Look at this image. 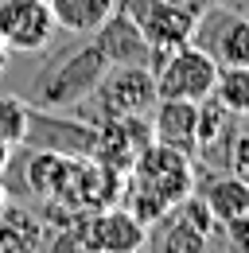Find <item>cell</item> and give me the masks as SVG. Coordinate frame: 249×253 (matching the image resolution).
<instances>
[{
  "instance_id": "4",
  "label": "cell",
  "mask_w": 249,
  "mask_h": 253,
  "mask_svg": "<svg viewBox=\"0 0 249 253\" xmlns=\"http://www.w3.org/2000/svg\"><path fill=\"white\" fill-rule=\"evenodd\" d=\"M128 183L152 191L156 199H164L167 207H175V203H183L187 195L195 191L191 152H179V148H167V144L152 140V144L136 156V164L128 168Z\"/></svg>"
},
{
  "instance_id": "10",
  "label": "cell",
  "mask_w": 249,
  "mask_h": 253,
  "mask_svg": "<svg viewBox=\"0 0 249 253\" xmlns=\"http://www.w3.org/2000/svg\"><path fill=\"white\" fill-rule=\"evenodd\" d=\"M152 113V140L179 148V152H195V125H199V101H183V97H156Z\"/></svg>"
},
{
  "instance_id": "18",
  "label": "cell",
  "mask_w": 249,
  "mask_h": 253,
  "mask_svg": "<svg viewBox=\"0 0 249 253\" xmlns=\"http://www.w3.org/2000/svg\"><path fill=\"white\" fill-rule=\"evenodd\" d=\"M28 128H31V105L28 97H16V94H0V136L20 148L28 140Z\"/></svg>"
},
{
  "instance_id": "11",
  "label": "cell",
  "mask_w": 249,
  "mask_h": 253,
  "mask_svg": "<svg viewBox=\"0 0 249 253\" xmlns=\"http://www.w3.org/2000/svg\"><path fill=\"white\" fill-rule=\"evenodd\" d=\"M207 16L218 24V35L214 39H203L199 47L210 51L218 66H249V20L218 8V4L207 8Z\"/></svg>"
},
{
  "instance_id": "16",
  "label": "cell",
  "mask_w": 249,
  "mask_h": 253,
  "mask_svg": "<svg viewBox=\"0 0 249 253\" xmlns=\"http://www.w3.org/2000/svg\"><path fill=\"white\" fill-rule=\"evenodd\" d=\"M210 97L222 109H230L234 117H246L249 113V66H218Z\"/></svg>"
},
{
  "instance_id": "6",
  "label": "cell",
  "mask_w": 249,
  "mask_h": 253,
  "mask_svg": "<svg viewBox=\"0 0 249 253\" xmlns=\"http://www.w3.org/2000/svg\"><path fill=\"white\" fill-rule=\"evenodd\" d=\"M55 16L47 0H0V39L12 55H39L55 43Z\"/></svg>"
},
{
  "instance_id": "1",
  "label": "cell",
  "mask_w": 249,
  "mask_h": 253,
  "mask_svg": "<svg viewBox=\"0 0 249 253\" xmlns=\"http://www.w3.org/2000/svg\"><path fill=\"white\" fill-rule=\"evenodd\" d=\"M109 70L105 55L97 51V43H86L78 51H70L62 63H55L47 74L35 78L28 105L31 109H78L86 97L93 94V86L101 82V74Z\"/></svg>"
},
{
  "instance_id": "17",
  "label": "cell",
  "mask_w": 249,
  "mask_h": 253,
  "mask_svg": "<svg viewBox=\"0 0 249 253\" xmlns=\"http://www.w3.org/2000/svg\"><path fill=\"white\" fill-rule=\"evenodd\" d=\"M207 234H199L195 226H187L175 211H167V222H164V234H160V246L156 253H207Z\"/></svg>"
},
{
  "instance_id": "14",
  "label": "cell",
  "mask_w": 249,
  "mask_h": 253,
  "mask_svg": "<svg viewBox=\"0 0 249 253\" xmlns=\"http://www.w3.org/2000/svg\"><path fill=\"white\" fill-rule=\"evenodd\" d=\"M47 226L24 207L0 211V253H43Z\"/></svg>"
},
{
  "instance_id": "15",
  "label": "cell",
  "mask_w": 249,
  "mask_h": 253,
  "mask_svg": "<svg viewBox=\"0 0 249 253\" xmlns=\"http://www.w3.org/2000/svg\"><path fill=\"white\" fill-rule=\"evenodd\" d=\"M203 203L210 207V214H214L218 226L238 218V214H249V179H242L238 171L214 175V179L203 187Z\"/></svg>"
},
{
  "instance_id": "23",
  "label": "cell",
  "mask_w": 249,
  "mask_h": 253,
  "mask_svg": "<svg viewBox=\"0 0 249 253\" xmlns=\"http://www.w3.org/2000/svg\"><path fill=\"white\" fill-rule=\"evenodd\" d=\"M179 4H187V8H195V12L203 16L207 8H214V4H222V0H179Z\"/></svg>"
},
{
  "instance_id": "9",
  "label": "cell",
  "mask_w": 249,
  "mask_h": 253,
  "mask_svg": "<svg viewBox=\"0 0 249 253\" xmlns=\"http://www.w3.org/2000/svg\"><path fill=\"white\" fill-rule=\"evenodd\" d=\"M93 43H97V51L105 55L109 66H128V63H144L148 66V59H152L148 39L140 35L136 20H132L124 8H117V12L93 32Z\"/></svg>"
},
{
  "instance_id": "8",
  "label": "cell",
  "mask_w": 249,
  "mask_h": 253,
  "mask_svg": "<svg viewBox=\"0 0 249 253\" xmlns=\"http://www.w3.org/2000/svg\"><path fill=\"white\" fill-rule=\"evenodd\" d=\"M152 144V125L144 117H105L93 125V160L109 164L113 171L128 175L136 156Z\"/></svg>"
},
{
  "instance_id": "22",
  "label": "cell",
  "mask_w": 249,
  "mask_h": 253,
  "mask_svg": "<svg viewBox=\"0 0 249 253\" xmlns=\"http://www.w3.org/2000/svg\"><path fill=\"white\" fill-rule=\"evenodd\" d=\"M12 156H16V148H12V144L0 136V179L8 175V168H12Z\"/></svg>"
},
{
  "instance_id": "20",
  "label": "cell",
  "mask_w": 249,
  "mask_h": 253,
  "mask_svg": "<svg viewBox=\"0 0 249 253\" xmlns=\"http://www.w3.org/2000/svg\"><path fill=\"white\" fill-rule=\"evenodd\" d=\"M222 234H226V250L230 253H249V214L222 222Z\"/></svg>"
},
{
  "instance_id": "5",
  "label": "cell",
  "mask_w": 249,
  "mask_h": 253,
  "mask_svg": "<svg viewBox=\"0 0 249 253\" xmlns=\"http://www.w3.org/2000/svg\"><path fill=\"white\" fill-rule=\"evenodd\" d=\"M121 8L136 20L140 35L148 39L152 59L164 55V51H175V47L191 43L195 28H199V12L179 4V0H121Z\"/></svg>"
},
{
  "instance_id": "13",
  "label": "cell",
  "mask_w": 249,
  "mask_h": 253,
  "mask_svg": "<svg viewBox=\"0 0 249 253\" xmlns=\"http://www.w3.org/2000/svg\"><path fill=\"white\" fill-rule=\"evenodd\" d=\"M47 4H51L59 32H70V35H93L121 8V0H47Z\"/></svg>"
},
{
  "instance_id": "19",
  "label": "cell",
  "mask_w": 249,
  "mask_h": 253,
  "mask_svg": "<svg viewBox=\"0 0 249 253\" xmlns=\"http://www.w3.org/2000/svg\"><path fill=\"white\" fill-rule=\"evenodd\" d=\"M171 211H175V214H179V218H183L187 226H195L199 234H207V238H214L218 230H222V226L214 222V214H210V207L203 203V195H195V191L187 195L183 203H175Z\"/></svg>"
},
{
  "instance_id": "2",
  "label": "cell",
  "mask_w": 249,
  "mask_h": 253,
  "mask_svg": "<svg viewBox=\"0 0 249 253\" xmlns=\"http://www.w3.org/2000/svg\"><path fill=\"white\" fill-rule=\"evenodd\" d=\"M82 105H86L82 121H90V125L105 121V117H144L156 105V78L144 63L109 66Z\"/></svg>"
},
{
  "instance_id": "21",
  "label": "cell",
  "mask_w": 249,
  "mask_h": 253,
  "mask_svg": "<svg viewBox=\"0 0 249 253\" xmlns=\"http://www.w3.org/2000/svg\"><path fill=\"white\" fill-rule=\"evenodd\" d=\"M230 168L242 179H249V132H234L230 136Z\"/></svg>"
},
{
  "instance_id": "24",
  "label": "cell",
  "mask_w": 249,
  "mask_h": 253,
  "mask_svg": "<svg viewBox=\"0 0 249 253\" xmlns=\"http://www.w3.org/2000/svg\"><path fill=\"white\" fill-rule=\"evenodd\" d=\"M8 59H12V51H8L4 39H0V78H4V70H8Z\"/></svg>"
},
{
  "instance_id": "26",
  "label": "cell",
  "mask_w": 249,
  "mask_h": 253,
  "mask_svg": "<svg viewBox=\"0 0 249 253\" xmlns=\"http://www.w3.org/2000/svg\"><path fill=\"white\" fill-rule=\"evenodd\" d=\"M74 253H93V250H86V246H82V250H74Z\"/></svg>"
},
{
  "instance_id": "3",
  "label": "cell",
  "mask_w": 249,
  "mask_h": 253,
  "mask_svg": "<svg viewBox=\"0 0 249 253\" xmlns=\"http://www.w3.org/2000/svg\"><path fill=\"white\" fill-rule=\"evenodd\" d=\"M156 78V97H183V101H203L210 97L218 78V63L210 51L199 43H183L175 51H164L148 63Z\"/></svg>"
},
{
  "instance_id": "25",
  "label": "cell",
  "mask_w": 249,
  "mask_h": 253,
  "mask_svg": "<svg viewBox=\"0 0 249 253\" xmlns=\"http://www.w3.org/2000/svg\"><path fill=\"white\" fill-rule=\"evenodd\" d=\"M8 207V187H4V179H0V211Z\"/></svg>"
},
{
  "instance_id": "12",
  "label": "cell",
  "mask_w": 249,
  "mask_h": 253,
  "mask_svg": "<svg viewBox=\"0 0 249 253\" xmlns=\"http://www.w3.org/2000/svg\"><path fill=\"white\" fill-rule=\"evenodd\" d=\"M70 168H74V156H62V152H51V148H35L24 164V179H28V191L39 195V199H59L66 191V179H70Z\"/></svg>"
},
{
  "instance_id": "7",
  "label": "cell",
  "mask_w": 249,
  "mask_h": 253,
  "mask_svg": "<svg viewBox=\"0 0 249 253\" xmlns=\"http://www.w3.org/2000/svg\"><path fill=\"white\" fill-rule=\"evenodd\" d=\"M82 242L93 253H140L148 246V226L128 207H101L82 218Z\"/></svg>"
}]
</instances>
